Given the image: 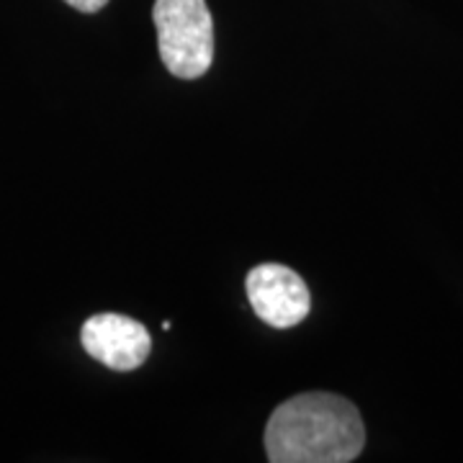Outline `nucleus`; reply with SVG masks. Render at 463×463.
<instances>
[{
  "label": "nucleus",
  "mask_w": 463,
  "mask_h": 463,
  "mask_svg": "<svg viewBox=\"0 0 463 463\" xmlns=\"http://www.w3.org/2000/svg\"><path fill=\"white\" fill-rule=\"evenodd\" d=\"M365 448L358 407L330 392H309L279 404L265 428L273 463H350Z\"/></svg>",
  "instance_id": "1"
},
{
  "label": "nucleus",
  "mask_w": 463,
  "mask_h": 463,
  "mask_svg": "<svg viewBox=\"0 0 463 463\" xmlns=\"http://www.w3.org/2000/svg\"><path fill=\"white\" fill-rule=\"evenodd\" d=\"M152 21L167 72L181 80L203 78L214 60V21L206 0H155Z\"/></svg>",
  "instance_id": "2"
},
{
  "label": "nucleus",
  "mask_w": 463,
  "mask_h": 463,
  "mask_svg": "<svg viewBox=\"0 0 463 463\" xmlns=\"http://www.w3.org/2000/svg\"><path fill=\"white\" fill-rule=\"evenodd\" d=\"M250 307L268 327L288 330L304 322L312 309V297L294 268L281 263L255 265L245 281Z\"/></svg>",
  "instance_id": "3"
},
{
  "label": "nucleus",
  "mask_w": 463,
  "mask_h": 463,
  "mask_svg": "<svg viewBox=\"0 0 463 463\" xmlns=\"http://www.w3.org/2000/svg\"><path fill=\"white\" fill-rule=\"evenodd\" d=\"M80 343L90 358L121 373L139 368L152 350L147 327L132 317L116 312L90 317L80 330Z\"/></svg>",
  "instance_id": "4"
},
{
  "label": "nucleus",
  "mask_w": 463,
  "mask_h": 463,
  "mask_svg": "<svg viewBox=\"0 0 463 463\" xmlns=\"http://www.w3.org/2000/svg\"><path fill=\"white\" fill-rule=\"evenodd\" d=\"M67 5H72L75 11H80V14H96L100 11L109 0H65Z\"/></svg>",
  "instance_id": "5"
}]
</instances>
